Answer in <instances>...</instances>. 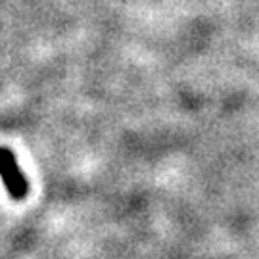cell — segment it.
<instances>
[{"mask_svg": "<svg viewBox=\"0 0 259 259\" xmlns=\"http://www.w3.org/2000/svg\"><path fill=\"white\" fill-rule=\"evenodd\" d=\"M0 177L4 181V186L14 198H23L27 194V179L19 173L16 157L12 152L0 148Z\"/></svg>", "mask_w": 259, "mask_h": 259, "instance_id": "6da1fadb", "label": "cell"}]
</instances>
